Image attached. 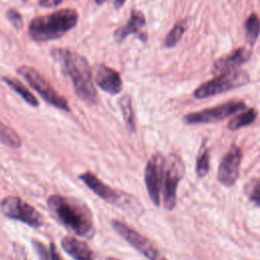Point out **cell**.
I'll return each instance as SVG.
<instances>
[{
  "label": "cell",
  "instance_id": "4316f807",
  "mask_svg": "<svg viewBox=\"0 0 260 260\" xmlns=\"http://www.w3.org/2000/svg\"><path fill=\"white\" fill-rule=\"evenodd\" d=\"M61 2L62 0H39V4L43 7H56Z\"/></svg>",
  "mask_w": 260,
  "mask_h": 260
},
{
  "label": "cell",
  "instance_id": "277c9868",
  "mask_svg": "<svg viewBox=\"0 0 260 260\" xmlns=\"http://www.w3.org/2000/svg\"><path fill=\"white\" fill-rule=\"evenodd\" d=\"M250 76L243 70H231L216 75L214 78L200 84L193 92L196 99H206L247 84Z\"/></svg>",
  "mask_w": 260,
  "mask_h": 260
},
{
  "label": "cell",
  "instance_id": "8992f818",
  "mask_svg": "<svg viewBox=\"0 0 260 260\" xmlns=\"http://www.w3.org/2000/svg\"><path fill=\"white\" fill-rule=\"evenodd\" d=\"M184 173L185 166L182 158L176 153L170 154L166 158L162 181L164 205L168 210H173L176 206L177 189Z\"/></svg>",
  "mask_w": 260,
  "mask_h": 260
},
{
  "label": "cell",
  "instance_id": "cb8c5ba5",
  "mask_svg": "<svg viewBox=\"0 0 260 260\" xmlns=\"http://www.w3.org/2000/svg\"><path fill=\"white\" fill-rule=\"evenodd\" d=\"M246 192L250 202H252L255 206L260 207V181H251L246 189Z\"/></svg>",
  "mask_w": 260,
  "mask_h": 260
},
{
  "label": "cell",
  "instance_id": "4dcf8cb0",
  "mask_svg": "<svg viewBox=\"0 0 260 260\" xmlns=\"http://www.w3.org/2000/svg\"><path fill=\"white\" fill-rule=\"evenodd\" d=\"M21 1H22V2H26L27 0H21Z\"/></svg>",
  "mask_w": 260,
  "mask_h": 260
},
{
  "label": "cell",
  "instance_id": "83f0119b",
  "mask_svg": "<svg viewBox=\"0 0 260 260\" xmlns=\"http://www.w3.org/2000/svg\"><path fill=\"white\" fill-rule=\"evenodd\" d=\"M126 0H114V6L115 8H120L124 3H125Z\"/></svg>",
  "mask_w": 260,
  "mask_h": 260
},
{
  "label": "cell",
  "instance_id": "f546056e",
  "mask_svg": "<svg viewBox=\"0 0 260 260\" xmlns=\"http://www.w3.org/2000/svg\"><path fill=\"white\" fill-rule=\"evenodd\" d=\"M106 260H120V259H118L116 257H108Z\"/></svg>",
  "mask_w": 260,
  "mask_h": 260
},
{
  "label": "cell",
  "instance_id": "6da1fadb",
  "mask_svg": "<svg viewBox=\"0 0 260 260\" xmlns=\"http://www.w3.org/2000/svg\"><path fill=\"white\" fill-rule=\"evenodd\" d=\"M51 55L60 64L62 72L71 79L75 94L83 102L96 104L99 95L88 61L82 55L67 49H53Z\"/></svg>",
  "mask_w": 260,
  "mask_h": 260
},
{
  "label": "cell",
  "instance_id": "f1b7e54d",
  "mask_svg": "<svg viewBox=\"0 0 260 260\" xmlns=\"http://www.w3.org/2000/svg\"><path fill=\"white\" fill-rule=\"evenodd\" d=\"M94 1H95V3H96V4H103L106 0H94Z\"/></svg>",
  "mask_w": 260,
  "mask_h": 260
},
{
  "label": "cell",
  "instance_id": "30bf717a",
  "mask_svg": "<svg viewBox=\"0 0 260 260\" xmlns=\"http://www.w3.org/2000/svg\"><path fill=\"white\" fill-rule=\"evenodd\" d=\"M166 158L156 152L148 159L144 170V182L148 196L155 206L160 204V191L164 181Z\"/></svg>",
  "mask_w": 260,
  "mask_h": 260
},
{
  "label": "cell",
  "instance_id": "5bb4252c",
  "mask_svg": "<svg viewBox=\"0 0 260 260\" xmlns=\"http://www.w3.org/2000/svg\"><path fill=\"white\" fill-rule=\"evenodd\" d=\"M252 53L245 47H240L234 50L231 54L217 59L212 66L211 72L213 74H220L226 71L235 70L239 66L247 63L251 59Z\"/></svg>",
  "mask_w": 260,
  "mask_h": 260
},
{
  "label": "cell",
  "instance_id": "d6986e66",
  "mask_svg": "<svg viewBox=\"0 0 260 260\" xmlns=\"http://www.w3.org/2000/svg\"><path fill=\"white\" fill-rule=\"evenodd\" d=\"M257 111L255 109H247V110H243V112H241L240 114L236 115L233 119L230 120V122L228 123V128L232 131L238 130L240 128L246 127L250 124H252L256 118H257Z\"/></svg>",
  "mask_w": 260,
  "mask_h": 260
},
{
  "label": "cell",
  "instance_id": "7402d4cb",
  "mask_svg": "<svg viewBox=\"0 0 260 260\" xmlns=\"http://www.w3.org/2000/svg\"><path fill=\"white\" fill-rule=\"evenodd\" d=\"M187 22H188L187 18H183L176 22V24L169 31V34L165 39V47L173 48L181 41L184 32L187 29Z\"/></svg>",
  "mask_w": 260,
  "mask_h": 260
},
{
  "label": "cell",
  "instance_id": "44dd1931",
  "mask_svg": "<svg viewBox=\"0 0 260 260\" xmlns=\"http://www.w3.org/2000/svg\"><path fill=\"white\" fill-rule=\"evenodd\" d=\"M0 142L11 148H18L21 145V139L17 132L8 127L0 120Z\"/></svg>",
  "mask_w": 260,
  "mask_h": 260
},
{
  "label": "cell",
  "instance_id": "5b68a950",
  "mask_svg": "<svg viewBox=\"0 0 260 260\" xmlns=\"http://www.w3.org/2000/svg\"><path fill=\"white\" fill-rule=\"evenodd\" d=\"M17 72L48 104L65 112L70 111L66 99L59 94L49 81H47L34 67L23 65L17 68Z\"/></svg>",
  "mask_w": 260,
  "mask_h": 260
},
{
  "label": "cell",
  "instance_id": "8fae6325",
  "mask_svg": "<svg viewBox=\"0 0 260 260\" xmlns=\"http://www.w3.org/2000/svg\"><path fill=\"white\" fill-rule=\"evenodd\" d=\"M79 179L100 198L103 200L117 205V206H126L133 199L128 194L118 192L117 190L111 188L103 181H101L94 174L91 172H85L79 176Z\"/></svg>",
  "mask_w": 260,
  "mask_h": 260
},
{
  "label": "cell",
  "instance_id": "7c38bea8",
  "mask_svg": "<svg viewBox=\"0 0 260 260\" xmlns=\"http://www.w3.org/2000/svg\"><path fill=\"white\" fill-rule=\"evenodd\" d=\"M242 150L236 144H232L225 152L217 170V180L225 187H232L239 178L242 161Z\"/></svg>",
  "mask_w": 260,
  "mask_h": 260
},
{
  "label": "cell",
  "instance_id": "ffe728a7",
  "mask_svg": "<svg viewBox=\"0 0 260 260\" xmlns=\"http://www.w3.org/2000/svg\"><path fill=\"white\" fill-rule=\"evenodd\" d=\"M245 38L250 46H253L260 34V19L256 13H251L246 19L245 24Z\"/></svg>",
  "mask_w": 260,
  "mask_h": 260
},
{
  "label": "cell",
  "instance_id": "2e32d148",
  "mask_svg": "<svg viewBox=\"0 0 260 260\" xmlns=\"http://www.w3.org/2000/svg\"><path fill=\"white\" fill-rule=\"evenodd\" d=\"M62 249L75 260H93V254L88 245L71 236H66L61 240Z\"/></svg>",
  "mask_w": 260,
  "mask_h": 260
},
{
  "label": "cell",
  "instance_id": "9a60e30c",
  "mask_svg": "<svg viewBox=\"0 0 260 260\" xmlns=\"http://www.w3.org/2000/svg\"><path fill=\"white\" fill-rule=\"evenodd\" d=\"M145 25V16L140 10L133 9L130 14V18L127 23L119 27L114 32V38L117 42H123L128 36L136 35L142 42H146L147 35L145 31H142V27Z\"/></svg>",
  "mask_w": 260,
  "mask_h": 260
},
{
  "label": "cell",
  "instance_id": "3957f363",
  "mask_svg": "<svg viewBox=\"0 0 260 260\" xmlns=\"http://www.w3.org/2000/svg\"><path fill=\"white\" fill-rule=\"evenodd\" d=\"M78 12L72 8L56 10L47 15L35 17L28 24V36L36 42H48L63 37L74 28Z\"/></svg>",
  "mask_w": 260,
  "mask_h": 260
},
{
  "label": "cell",
  "instance_id": "9c48e42d",
  "mask_svg": "<svg viewBox=\"0 0 260 260\" xmlns=\"http://www.w3.org/2000/svg\"><path fill=\"white\" fill-rule=\"evenodd\" d=\"M112 226L118 235L148 260H168L150 240L139 234L136 230L117 219L112 220Z\"/></svg>",
  "mask_w": 260,
  "mask_h": 260
},
{
  "label": "cell",
  "instance_id": "ba28073f",
  "mask_svg": "<svg viewBox=\"0 0 260 260\" xmlns=\"http://www.w3.org/2000/svg\"><path fill=\"white\" fill-rule=\"evenodd\" d=\"M1 212L12 219L19 220L32 228H41L44 224L42 214L30 204L16 196H7L0 203Z\"/></svg>",
  "mask_w": 260,
  "mask_h": 260
},
{
  "label": "cell",
  "instance_id": "7a4b0ae2",
  "mask_svg": "<svg viewBox=\"0 0 260 260\" xmlns=\"http://www.w3.org/2000/svg\"><path fill=\"white\" fill-rule=\"evenodd\" d=\"M47 204L52 216L60 224L79 237L89 238L92 236V214L83 202L63 195H51Z\"/></svg>",
  "mask_w": 260,
  "mask_h": 260
},
{
  "label": "cell",
  "instance_id": "484cf974",
  "mask_svg": "<svg viewBox=\"0 0 260 260\" xmlns=\"http://www.w3.org/2000/svg\"><path fill=\"white\" fill-rule=\"evenodd\" d=\"M6 16H7V19L11 22V24L16 29H19L22 27V24H23L22 16L20 15V13L17 10H15L14 8L8 9L6 12Z\"/></svg>",
  "mask_w": 260,
  "mask_h": 260
},
{
  "label": "cell",
  "instance_id": "d4e9b609",
  "mask_svg": "<svg viewBox=\"0 0 260 260\" xmlns=\"http://www.w3.org/2000/svg\"><path fill=\"white\" fill-rule=\"evenodd\" d=\"M32 246L35 251L37 252L39 256V260H51V253L50 249L48 250L47 247L40 241L34 240L32 241Z\"/></svg>",
  "mask_w": 260,
  "mask_h": 260
},
{
  "label": "cell",
  "instance_id": "e0dca14e",
  "mask_svg": "<svg viewBox=\"0 0 260 260\" xmlns=\"http://www.w3.org/2000/svg\"><path fill=\"white\" fill-rule=\"evenodd\" d=\"M119 106L123 115V119L127 129L131 132L136 131L135 115L132 107V100L129 94H124L119 100Z\"/></svg>",
  "mask_w": 260,
  "mask_h": 260
},
{
  "label": "cell",
  "instance_id": "52a82bcc",
  "mask_svg": "<svg viewBox=\"0 0 260 260\" xmlns=\"http://www.w3.org/2000/svg\"><path fill=\"white\" fill-rule=\"evenodd\" d=\"M245 109L246 105L243 101H229L212 108L189 113L183 117V121L188 125L216 123Z\"/></svg>",
  "mask_w": 260,
  "mask_h": 260
},
{
  "label": "cell",
  "instance_id": "4fadbf2b",
  "mask_svg": "<svg viewBox=\"0 0 260 260\" xmlns=\"http://www.w3.org/2000/svg\"><path fill=\"white\" fill-rule=\"evenodd\" d=\"M93 79L99 87L111 94H117L122 90L123 82L120 73L105 65L98 64L92 69Z\"/></svg>",
  "mask_w": 260,
  "mask_h": 260
},
{
  "label": "cell",
  "instance_id": "603a6c76",
  "mask_svg": "<svg viewBox=\"0 0 260 260\" xmlns=\"http://www.w3.org/2000/svg\"><path fill=\"white\" fill-rule=\"evenodd\" d=\"M209 171V149L202 143L196 159V174L199 178H203Z\"/></svg>",
  "mask_w": 260,
  "mask_h": 260
},
{
  "label": "cell",
  "instance_id": "ac0fdd59",
  "mask_svg": "<svg viewBox=\"0 0 260 260\" xmlns=\"http://www.w3.org/2000/svg\"><path fill=\"white\" fill-rule=\"evenodd\" d=\"M3 80L11 89H13L17 94H19L28 105H30L31 107L39 106L38 99L20 81H18L15 78L8 77V76H4Z\"/></svg>",
  "mask_w": 260,
  "mask_h": 260
}]
</instances>
